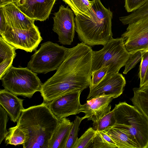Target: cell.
Segmentation results:
<instances>
[{
  "mask_svg": "<svg viewBox=\"0 0 148 148\" xmlns=\"http://www.w3.org/2000/svg\"><path fill=\"white\" fill-rule=\"evenodd\" d=\"M103 46L100 50L93 51L92 73L107 66H109L107 74L118 73L125 66L131 53L126 50L121 37L112 38Z\"/></svg>",
  "mask_w": 148,
  "mask_h": 148,
  "instance_id": "obj_6",
  "label": "cell"
},
{
  "mask_svg": "<svg viewBox=\"0 0 148 148\" xmlns=\"http://www.w3.org/2000/svg\"><path fill=\"white\" fill-rule=\"evenodd\" d=\"M0 35L16 49L29 52L36 50L42 40L38 28L36 25L27 29L12 28L8 25L5 32Z\"/></svg>",
  "mask_w": 148,
  "mask_h": 148,
  "instance_id": "obj_8",
  "label": "cell"
},
{
  "mask_svg": "<svg viewBox=\"0 0 148 148\" xmlns=\"http://www.w3.org/2000/svg\"><path fill=\"white\" fill-rule=\"evenodd\" d=\"M69 6L76 16L85 15L91 17L92 1L89 0H62Z\"/></svg>",
  "mask_w": 148,
  "mask_h": 148,
  "instance_id": "obj_20",
  "label": "cell"
},
{
  "mask_svg": "<svg viewBox=\"0 0 148 148\" xmlns=\"http://www.w3.org/2000/svg\"><path fill=\"white\" fill-rule=\"evenodd\" d=\"M82 91L75 90L63 95L47 103L49 108L58 119L81 112L80 96Z\"/></svg>",
  "mask_w": 148,
  "mask_h": 148,
  "instance_id": "obj_11",
  "label": "cell"
},
{
  "mask_svg": "<svg viewBox=\"0 0 148 148\" xmlns=\"http://www.w3.org/2000/svg\"><path fill=\"white\" fill-rule=\"evenodd\" d=\"M148 1V0H125L124 7L127 12H133Z\"/></svg>",
  "mask_w": 148,
  "mask_h": 148,
  "instance_id": "obj_31",
  "label": "cell"
},
{
  "mask_svg": "<svg viewBox=\"0 0 148 148\" xmlns=\"http://www.w3.org/2000/svg\"><path fill=\"white\" fill-rule=\"evenodd\" d=\"M56 0H18L14 2L31 19L41 21L48 18Z\"/></svg>",
  "mask_w": 148,
  "mask_h": 148,
  "instance_id": "obj_13",
  "label": "cell"
},
{
  "mask_svg": "<svg viewBox=\"0 0 148 148\" xmlns=\"http://www.w3.org/2000/svg\"><path fill=\"white\" fill-rule=\"evenodd\" d=\"M13 2L12 0H0V7H2L9 3Z\"/></svg>",
  "mask_w": 148,
  "mask_h": 148,
  "instance_id": "obj_35",
  "label": "cell"
},
{
  "mask_svg": "<svg viewBox=\"0 0 148 148\" xmlns=\"http://www.w3.org/2000/svg\"><path fill=\"white\" fill-rule=\"evenodd\" d=\"M97 131L92 127L88 128L79 138H77L73 148H90Z\"/></svg>",
  "mask_w": 148,
  "mask_h": 148,
  "instance_id": "obj_24",
  "label": "cell"
},
{
  "mask_svg": "<svg viewBox=\"0 0 148 148\" xmlns=\"http://www.w3.org/2000/svg\"><path fill=\"white\" fill-rule=\"evenodd\" d=\"M1 7L6 23L9 27L27 29L35 25V20L29 18L24 14L14 3H9Z\"/></svg>",
  "mask_w": 148,
  "mask_h": 148,
  "instance_id": "obj_15",
  "label": "cell"
},
{
  "mask_svg": "<svg viewBox=\"0 0 148 148\" xmlns=\"http://www.w3.org/2000/svg\"><path fill=\"white\" fill-rule=\"evenodd\" d=\"M148 50V49L147 50ZM148 86V69L147 71L146 74L145 79L144 82L141 85V86L140 87H145Z\"/></svg>",
  "mask_w": 148,
  "mask_h": 148,
  "instance_id": "obj_34",
  "label": "cell"
},
{
  "mask_svg": "<svg viewBox=\"0 0 148 148\" xmlns=\"http://www.w3.org/2000/svg\"><path fill=\"white\" fill-rule=\"evenodd\" d=\"M116 120L113 126L126 134L138 148H148V120L134 106L120 102L112 110Z\"/></svg>",
  "mask_w": 148,
  "mask_h": 148,
  "instance_id": "obj_4",
  "label": "cell"
},
{
  "mask_svg": "<svg viewBox=\"0 0 148 148\" xmlns=\"http://www.w3.org/2000/svg\"><path fill=\"white\" fill-rule=\"evenodd\" d=\"M126 50L131 53L148 49V15L128 24L121 35Z\"/></svg>",
  "mask_w": 148,
  "mask_h": 148,
  "instance_id": "obj_9",
  "label": "cell"
},
{
  "mask_svg": "<svg viewBox=\"0 0 148 148\" xmlns=\"http://www.w3.org/2000/svg\"><path fill=\"white\" fill-rule=\"evenodd\" d=\"M16 49L0 37V63L6 60L14 58L16 56Z\"/></svg>",
  "mask_w": 148,
  "mask_h": 148,
  "instance_id": "obj_25",
  "label": "cell"
},
{
  "mask_svg": "<svg viewBox=\"0 0 148 148\" xmlns=\"http://www.w3.org/2000/svg\"><path fill=\"white\" fill-rule=\"evenodd\" d=\"M8 25L3 13L2 8L0 7V35L6 30Z\"/></svg>",
  "mask_w": 148,
  "mask_h": 148,
  "instance_id": "obj_33",
  "label": "cell"
},
{
  "mask_svg": "<svg viewBox=\"0 0 148 148\" xmlns=\"http://www.w3.org/2000/svg\"><path fill=\"white\" fill-rule=\"evenodd\" d=\"M91 17L78 15L75 18V31L82 42L90 46H104L112 38L113 14L100 0H92Z\"/></svg>",
  "mask_w": 148,
  "mask_h": 148,
  "instance_id": "obj_3",
  "label": "cell"
},
{
  "mask_svg": "<svg viewBox=\"0 0 148 148\" xmlns=\"http://www.w3.org/2000/svg\"><path fill=\"white\" fill-rule=\"evenodd\" d=\"M93 51L83 43L69 48L56 73L42 84L41 90L48 101L67 93L83 91L91 84Z\"/></svg>",
  "mask_w": 148,
  "mask_h": 148,
  "instance_id": "obj_1",
  "label": "cell"
},
{
  "mask_svg": "<svg viewBox=\"0 0 148 148\" xmlns=\"http://www.w3.org/2000/svg\"><path fill=\"white\" fill-rule=\"evenodd\" d=\"M18 0H12L13 2H15Z\"/></svg>",
  "mask_w": 148,
  "mask_h": 148,
  "instance_id": "obj_36",
  "label": "cell"
},
{
  "mask_svg": "<svg viewBox=\"0 0 148 148\" xmlns=\"http://www.w3.org/2000/svg\"><path fill=\"white\" fill-rule=\"evenodd\" d=\"M0 79L5 89L16 96L29 98L40 91L43 84L37 73L27 67L12 66Z\"/></svg>",
  "mask_w": 148,
  "mask_h": 148,
  "instance_id": "obj_5",
  "label": "cell"
},
{
  "mask_svg": "<svg viewBox=\"0 0 148 148\" xmlns=\"http://www.w3.org/2000/svg\"><path fill=\"white\" fill-rule=\"evenodd\" d=\"M73 123L66 118L60 119L49 141L48 148H64Z\"/></svg>",
  "mask_w": 148,
  "mask_h": 148,
  "instance_id": "obj_17",
  "label": "cell"
},
{
  "mask_svg": "<svg viewBox=\"0 0 148 148\" xmlns=\"http://www.w3.org/2000/svg\"><path fill=\"white\" fill-rule=\"evenodd\" d=\"M23 100L5 89L0 90V105L14 123L18 121L24 109L23 106Z\"/></svg>",
  "mask_w": 148,
  "mask_h": 148,
  "instance_id": "obj_16",
  "label": "cell"
},
{
  "mask_svg": "<svg viewBox=\"0 0 148 148\" xmlns=\"http://www.w3.org/2000/svg\"><path fill=\"white\" fill-rule=\"evenodd\" d=\"M84 119L83 117H80L78 116H76L70 130L64 148H73L78 138L80 124Z\"/></svg>",
  "mask_w": 148,
  "mask_h": 148,
  "instance_id": "obj_26",
  "label": "cell"
},
{
  "mask_svg": "<svg viewBox=\"0 0 148 148\" xmlns=\"http://www.w3.org/2000/svg\"><path fill=\"white\" fill-rule=\"evenodd\" d=\"M141 51L142 59L139 73V77L140 79V87L144 82L148 69V50Z\"/></svg>",
  "mask_w": 148,
  "mask_h": 148,
  "instance_id": "obj_29",
  "label": "cell"
},
{
  "mask_svg": "<svg viewBox=\"0 0 148 148\" xmlns=\"http://www.w3.org/2000/svg\"><path fill=\"white\" fill-rule=\"evenodd\" d=\"M90 148H117L115 142L103 132L97 131L93 142Z\"/></svg>",
  "mask_w": 148,
  "mask_h": 148,
  "instance_id": "obj_22",
  "label": "cell"
},
{
  "mask_svg": "<svg viewBox=\"0 0 148 148\" xmlns=\"http://www.w3.org/2000/svg\"><path fill=\"white\" fill-rule=\"evenodd\" d=\"M73 12L68 6L61 5L54 14L53 30L58 36V42L63 45H70L73 41L75 31Z\"/></svg>",
  "mask_w": 148,
  "mask_h": 148,
  "instance_id": "obj_10",
  "label": "cell"
},
{
  "mask_svg": "<svg viewBox=\"0 0 148 148\" xmlns=\"http://www.w3.org/2000/svg\"><path fill=\"white\" fill-rule=\"evenodd\" d=\"M116 123V120L112 110L98 121L93 122V128L96 131L103 132L112 127Z\"/></svg>",
  "mask_w": 148,
  "mask_h": 148,
  "instance_id": "obj_23",
  "label": "cell"
},
{
  "mask_svg": "<svg viewBox=\"0 0 148 148\" xmlns=\"http://www.w3.org/2000/svg\"><path fill=\"white\" fill-rule=\"evenodd\" d=\"M5 138V143L7 145L16 146L25 143V136L23 131L16 125L9 129Z\"/></svg>",
  "mask_w": 148,
  "mask_h": 148,
  "instance_id": "obj_21",
  "label": "cell"
},
{
  "mask_svg": "<svg viewBox=\"0 0 148 148\" xmlns=\"http://www.w3.org/2000/svg\"><path fill=\"white\" fill-rule=\"evenodd\" d=\"M130 99L135 106L148 120V86L133 88Z\"/></svg>",
  "mask_w": 148,
  "mask_h": 148,
  "instance_id": "obj_18",
  "label": "cell"
},
{
  "mask_svg": "<svg viewBox=\"0 0 148 148\" xmlns=\"http://www.w3.org/2000/svg\"><path fill=\"white\" fill-rule=\"evenodd\" d=\"M47 103L24 109L16 125L24 133V148H48L49 141L59 122Z\"/></svg>",
  "mask_w": 148,
  "mask_h": 148,
  "instance_id": "obj_2",
  "label": "cell"
},
{
  "mask_svg": "<svg viewBox=\"0 0 148 148\" xmlns=\"http://www.w3.org/2000/svg\"><path fill=\"white\" fill-rule=\"evenodd\" d=\"M109 68V66L103 67L92 73L90 86H95L100 82L107 74Z\"/></svg>",
  "mask_w": 148,
  "mask_h": 148,
  "instance_id": "obj_30",
  "label": "cell"
},
{
  "mask_svg": "<svg viewBox=\"0 0 148 148\" xmlns=\"http://www.w3.org/2000/svg\"><path fill=\"white\" fill-rule=\"evenodd\" d=\"M115 142L118 148H138L136 145L126 134L121 130L112 127L103 131Z\"/></svg>",
  "mask_w": 148,
  "mask_h": 148,
  "instance_id": "obj_19",
  "label": "cell"
},
{
  "mask_svg": "<svg viewBox=\"0 0 148 148\" xmlns=\"http://www.w3.org/2000/svg\"><path fill=\"white\" fill-rule=\"evenodd\" d=\"M14 59L13 58L9 59L0 63V79L12 66Z\"/></svg>",
  "mask_w": 148,
  "mask_h": 148,
  "instance_id": "obj_32",
  "label": "cell"
},
{
  "mask_svg": "<svg viewBox=\"0 0 148 148\" xmlns=\"http://www.w3.org/2000/svg\"><path fill=\"white\" fill-rule=\"evenodd\" d=\"M114 97L102 96L95 97L87 101L82 105L81 112L85 114L83 117L88 120L96 121L111 111V105L110 103Z\"/></svg>",
  "mask_w": 148,
  "mask_h": 148,
  "instance_id": "obj_14",
  "label": "cell"
},
{
  "mask_svg": "<svg viewBox=\"0 0 148 148\" xmlns=\"http://www.w3.org/2000/svg\"><path fill=\"white\" fill-rule=\"evenodd\" d=\"M0 144L5 138L8 131L6 126L8 121V114L4 108L0 106Z\"/></svg>",
  "mask_w": 148,
  "mask_h": 148,
  "instance_id": "obj_28",
  "label": "cell"
},
{
  "mask_svg": "<svg viewBox=\"0 0 148 148\" xmlns=\"http://www.w3.org/2000/svg\"><path fill=\"white\" fill-rule=\"evenodd\" d=\"M126 84L125 78L122 74L119 73L107 74L97 84L89 87L87 99L106 95L116 98L122 94Z\"/></svg>",
  "mask_w": 148,
  "mask_h": 148,
  "instance_id": "obj_12",
  "label": "cell"
},
{
  "mask_svg": "<svg viewBox=\"0 0 148 148\" xmlns=\"http://www.w3.org/2000/svg\"><path fill=\"white\" fill-rule=\"evenodd\" d=\"M69 49L50 41L44 42L32 56L27 67L37 74L57 70L65 58Z\"/></svg>",
  "mask_w": 148,
  "mask_h": 148,
  "instance_id": "obj_7",
  "label": "cell"
},
{
  "mask_svg": "<svg viewBox=\"0 0 148 148\" xmlns=\"http://www.w3.org/2000/svg\"><path fill=\"white\" fill-rule=\"evenodd\" d=\"M142 56V51H138L131 53L125 65V68L123 73L127 74L134 68L139 62L141 61Z\"/></svg>",
  "mask_w": 148,
  "mask_h": 148,
  "instance_id": "obj_27",
  "label": "cell"
}]
</instances>
